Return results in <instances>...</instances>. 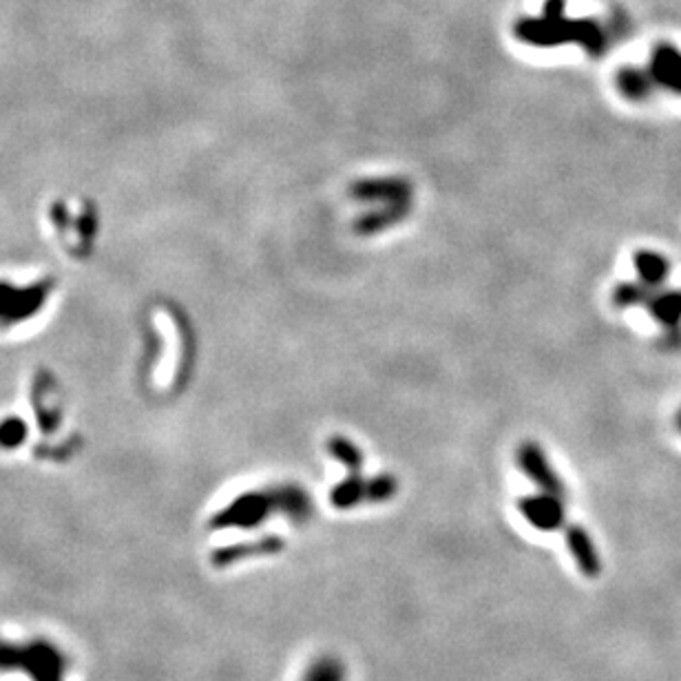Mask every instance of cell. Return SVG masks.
<instances>
[{"label":"cell","instance_id":"ba28073f","mask_svg":"<svg viewBox=\"0 0 681 681\" xmlns=\"http://www.w3.org/2000/svg\"><path fill=\"white\" fill-rule=\"evenodd\" d=\"M277 489V500H279V511L301 524V522H308L310 516H312V498L297 485H284V487H275Z\"/></svg>","mask_w":681,"mask_h":681},{"label":"cell","instance_id":"9a60e30c","mask_svg":"<svg viewBox=\"0 0 681 681\" xmlns=\"http://www.w3.org/2000/svg\"><path fill=\"white\" fill-rule=\"evenodd\" d=\"M281 546H284V542H281L279 538H264L262 542L244 544V546L231 549V553H223V555H221V562L240 559V557H246V555H259V553H277V551H281Z\"/></svg>","mask_w":681,"mask_h":681},{"label":"cell","instance_id":"7a4b0ae2","mask_svg":"<svg viewBox=\"0 0 681 681\" xmlns=\"http://www.w3.org/2000/svg\"><path fill=\"white\" fill-rule=\"evenodd\" d=\"M275 511H279L277 489L255 492V494H246L240 500H235L215 522L221 527H229V524L257 527Z\"/></svg>","mask_w":681,"mask_h":681},{"label":"cell","instance_id":"5bb4252c","mask_svg":"<svg viewBox=\"0 0 681 681\" xmlns=\"http://www.w3.org/2000/svg\"><path fill=\"white\" fill-rule=\"evenodd\" d=\"M303 681H346V668L340 666L338 659L325 657L308 668Z\"/></svg>","mask_w":681,"mask_h":681},{"label":"cell","instance_id":"2e32d148","mask_svg":"<svg viewBox=\"0 0 681 681\" xmlns=\"http://www.w3.org/2000/svg\"><path fill=\"white\" fill-rule=\"evenodd\" d=\"M399 492V483L392 476H377L368 481V503H385Z\"/></svg>","mask_w":681,"mask_h":681},{"label":"cell","instance_id":"8992f818","mask_svg":"<svg viewBox=\"0 0 681 681\" xmlns=\"http://www.w3.org/2000/svg\"><path fill=\"white\" fill-rule=\"evenodd\" d=\"M566 546H569L574 559L578 562L580 572L587 576V578H598L600 572H602V562H600V555H598V549L591 540V535L574 524L566 529Z\"/></svg>","mask_w":681,"mask_h":681},{"label":"cell","instance_id":"3957f363","mask_svg":"<svg viewBox=\"0 0 681 681\" xmlns=\"http://www.w3.org/2000/svg\"><path fill=\"white\" fill-rule=\"evenodd\" d=\"M350 193L357 201L377 206H412V184L405 177L361 180Z\"/></svg>","mask_w":681,"mask_h":681},{"label":"cell","instance_id":"9c48e42d","mask_svg":"<svg viewBox=\"0 0 681 681\" xmlns=\"http://www.w3.org/2000/svg\"><path fill=\"white\" fill-rule=\"evenodd\" d=\"M653 76L659 84L681 91V54L668 45L659 47L653 56Z\"/></svg>","mask_w":681,"mask_h":681},{"label":"cell","instance_id":"8fae6325","mask_svg":"<svg viewBox=\"0 0 681 681\" xmlns=\"http://www.w3.org/2000/svg\"><path fill=\"white\" fill-rule=\"evenodd\" d=\"M327 451L330 457H334L340 465H346L350 474H361L363 470V451L348 438L334 436L327 440Z\"/></svg>","mask_w":681,"mask_h":681},{"label":"cell","instance_id":"30bf717a","mask_svg":"<svg viewBox=\"0 0 681 681\" xmlns=\"http://www.w3.org/2000/svg\"><path fill=\"white\" fill-rule=\"evenodd\" d=\"M330 500L336 509H353L361 503H368V481H363L361 474H350L348 481L338 483L332 489Z\"/></svg>","mask_w":681,"mask_h":681},{"label":"cell","instance_id":"277c9868","mask_svg":"<svg viewBox=\"0 0 681 681\" xmlns=\"http://www.w3.org/2000/svg\"><path fill=\"white\" fill-rule=\"evenodd\" d=\"M518 468L546 494H553L557 498L566 496V489L559 481V476L555 474V470L551 468L546 453L542 451L540 445L535 442H524L518 449Z\"/></svg>","mask_w":681,"mask_h":681},{"label":"cell","instance_id":"5b68a950","mask_svg":"<svg viewBox=\"0 0 681 681\" xmlns=\"http://www.w3.org/2000/svg\"><path fill=\"white\" fill-rule=\"evenodd\" d=\"M564 498L542 492L540 496H524L518 503L520 513L540 531H555L564 524Z\"/></svg>","mask_w":681,"mask_h":681},{"label":"cell","instance_id":"52a82bcc","mask_svg":"<svg viewBox=\"0 0 681 681\" xmlns=\"http://www.w3.org/2000/svg\"><path fill=\"white\" fill-rule=\"evenodd\" d=\"M412 206H377L374 210H370L368 215L359 217L357 223H355V231L359 235H374V233H381L385 229H390V226L403 221L407 215H409Z\"/></svg>","mask_w":681,"mask_h":681},{"label":"cell","instance_id":"7c38bea8","mask_svg":"<svg viewBox=\"0 0 681 681\" xmlns=\"http://www.w3.org/2000/svg\"><path fill=\"white\" fill-rule=\"evenodd\" d=\"M617 89L628 100H644L650 93V78L639 69H622L617 73Z\"/></svg>","mask_w":681,"mask_h":681},{"label":"cell","instance_id":"4fadbf2b","mask_svg":"<svg viewBox=\"0 0 681 681\" xmlns=\"http://www.w3.org/2000/svg\"><path fill=\"white\" fill-rule=\"evenodd\" d=\"M635 264H637V270H639V275H642L646 286H655V284H659L668 275L666 259L655 255V253H648V251L639 253L635 257Z\"/></svg>","mask_w":681,"mask_h":681},{"label":"cell","instance_id":"6da1fadb","mask_svg":"<svg viewBox=\"0 0 681 681\" xmlns=\"http://www.w3.org/2000/svg\"><path fill=\"white\" fill-rule=\"evenodd\" d=\"M516 36L522 43L535 47H553L564 43H580L593 54L604 49V34L596 23L578 21L572 23L564 19V0H549L544 8V19H524L516 25Z\"/></svg>","mask_w":681,"mask_h":681}]
</instances>
